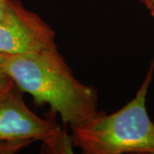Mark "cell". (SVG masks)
<instances>
[{
  "label": "cell",
  "instance_id": "cell-1",
  "mask_svg": "<svg viewBox=\"0 0 154 154\" xmlns=\"http://www.w3.org/2000/svg\"><path fill=\"white\" fill-rule=\"evenodd\" d=\"M3 57L4 70L17 88L37 105H49L72 131L100 112L95 88L77 80L57 47Z\"/></svg>",
  "mask_w": 154,
  "mask_h": 154
},
{
  "label": "cell",
  "instance_id": "cell-2",
  "mask_svg": "<svg viewBox=\"0 0 154 154\" xmlns=\"http://www.w3.org/2000/svg\"><path fill=\"white\" fill-rule=\"evenodd\" d=\"M153 74L154 59L134 98L119 110L110 115L99 112L72 131L73 146L85 154H154V122L146 106Z\"/></svg>",
  "mask_w": 154,
  "mask_h": 154
},
{
  "label": "cell",
  "instance_id": "cell-3",
  "mask_svg": "<svg viewBox=\"0 0 154 154\" xmlns=\"http://www.w3.org/2000/svg\"><path fill=\"white\" fill-rule=\"evenodd\" d=\"M40 140L52 153H71V139L51 119L33 113L21 90L11 83L0 90V140Z\"/></svg>",
  "mask_w": 154,
  "mask_h": 154
},
{
  "label": "cell",
  "instance_id": "cell-4",
  "mask_svg": "<svg viewBox=\"0 0 154 154\" xmlns=\"http://www.w3.org/2000/svg\"><path fill=\"white\" fill-rule=\"evenodd\" d=\"M57 47L55 32L38 15L11 0L0 21V55H22Z\"/></svg>",
  "mask_w": 154,
  "mask_h": 154
},
{
  "label": "cell",
  "instance_id": "cell-5",
  "mask_svg": "<svg viewBox=\"0 0 154 154\" xmlns=\"http://www.w3.org/2000/svg\"><path fill=\"white\" fill-rule=\"evenodd\" d=\"M33 140H0V154L15 153L19 150L24 148Z\"/></svg>",
  "mask_w": 154,
  "mask_h": 154
},
{
  "label": "cell",
  "instance_id": "cell-6",
  "mask_svg": "<svg viewBox=\"0 0 154 154\" xmlns=\"http://www.w3.org/2000/svg\"><path fill=\"white\" fill-rule=\"evenodd\" d=\"M11 5V0H0V21L6 15Z\"/></svg>",
  "mask_w": 154,
  "mask_h": 154
},
{
  "label": "cell",
  "instance_id": "cell-7",
  "mask_svg": "<svg viewBox=\"0 0 154 154\" xmlns=\"http://www.w3.org/2000/svg\"><path fill=\"white\" fill-rule=\"evenodd\" d=\"M12 82H13L11 81V78L6 74H0V90L6 88L7 86H9Z\"/></svg>",
  "mask_w": 154,
  "mask_h": 154
},
{
  "label": "cell",
  "instance_id": "cell-8",
  "mask_svg": "<svg viewBox=\"0 0 154 154\" xmlns=\"http://www.w3.org/2000/svg\"><path fill=\"white\" fill-rule=\"evenodd\" d=\"M144 4V5L146 7V9L150 11L151 15L154 14V0H140Z\"/></svg>",
  "mask_w": 154,
  "mask_h": 154
},
{
  "label": "cell",
  "instance_id": "cell-9",
  "mask_svg": "<svg viewBox=\"0 0 154 154\" xmlns=\"http://www.w3.org/2000/svg\"><path fill=\"white\" fill-rule=\"evenodd\" d=\"M3 63H4V57L0 55V74H5L3 68Z\"/></svg>",
  "mask_w": 154,
  "mask_h": 154
},
{
  "label": "cell",
  "instance_id": "cell-10",
  "mask_svg": "<svg viewBox=\"0 0 154 154\" xmlns=\"http://www.w3.org/2000/svg\"><path fill=\"white\" fill-rule=\"evenodd\" d=\"M152 17H154V14H153V15H152Z\"/></svg>",
  "mask_w": 154,
  "mask_h": 154
}]
</instances>
